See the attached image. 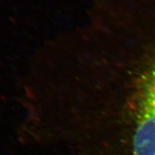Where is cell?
I'll use <instances>...</instances> for the list:
<instances>
[{
	"instance_id": "obj_1",
	"label": "cell",
	"mask_w": 155,
	"mask_h": 155,
	"mask_svg": "<svg viewBox=\"0 0 155 155\" xmlns=\"http://www.w3.org/2000/svg\"><path fill=\"white\" fill-rule=\"evenodd\" d=\"M133 155H155V65L146 79L133 137Z\"/></svg>"
}]
</instances>
